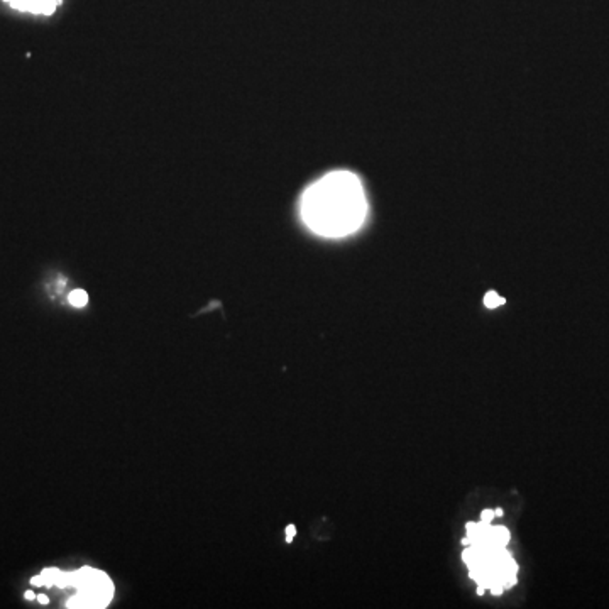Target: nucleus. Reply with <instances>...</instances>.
I'll return each mask as SVG.
<instances>
[{"label": "nucleus", "instance_id": "obj_3", "mask_svg": "<svg viewBox=\"0 0 609 609\" xmlns=\"http://www.w3.org/2000/svg\"><path fill=\"white\" fill-rule=\"evenodd\" d=\"M17 12L33 14V16H53L63 0H2Z\"/></svg>", "mask_w": 609, "mask_h": 609}, {"label": "nucleus", "instance_id": "obj_4", "mask_svg": "<svg viewBox=\"0 0 609 609\" xmlns=\"http://www.w3.org/2000/svg\"><path fill=\"white\" fill-rule=\"evenodd\" d=\"M510 531L504 526H491L489 530V542L498 545V547H506L510 543Z\"/></svg>", "mask_w": 609, "mask_h": 609}, {"label": "nucleus", "instance_id": "obj_7", "mask_svg": "<svg viewBox=\"0 0 609 609\" xmlns=\"http://www.w3.org/2000/svg\"><path fill=\"white\" fill-rule=\"evenodd\" d=\"M496 516L494 515V510H484L483 513H481V521H483V523H491V521H493V518Z\"/></svg>", "mask_w": 609, "mask_h": 609}, {"label": "nucleus", "instance_id": "obj_1", "mask_svg": "<svg viewBox=\"0 0 609 609\" xmlns=\"http://www.w3.org/2000/svg\"><path fill=\"white\" fill-rule=\"evenodd\" d=\"M367 202L361 180L351 171H334L315 181L301 198V217L313 232L342 237L366 219Z\"/></svg>", "mask_w": 609, "mask_h": 609}, {"label": "nucleus", "instance_id": "obj_8", "mask_svg": "<svg viewBox=\"0 0 609 609\" xmlns=\"http://www.w3.org/2000/svg\"><path fill=\"white\" fill-rule=\"evenodd\" d=\"M489 590L494 594V596H501V594L504 592V584H503V582H494V584L489 587Z\"/></svg>", "mask_w": 609, "mask_h": 609}, {"label": "nucleus", "instance_id": "obj_6", "mask_svg": "<svg viewBox=\"0 0 609 609\" xmlns=\"http://www.w3.org/2000/svg\"><path fill=\"white\" fill-rule=\"evenodd\" d=\"M504 301H506V299L499 296L496 291H489L484 296V304L488 308H496V307H499V304H504Z\"/></svg>", "mask_w": 609, "mask_h": 609}, {"label": "nucleus", "instance_id": "obj_2", "mask_svg": "<svg viewBox=\"0 0 609 609\" xmlns=\"http://www.w3.org/2000/svg\"><path fill=\"white\" fill-rule=\"evenodd\" d=\"M33 585H58L66 587L73 585L78 594L68 601V607H105L113 596V584L110 577L97 569L83 567L75 572H65L58 569H46L41 575L34 577Z\"/></svg>", "mask_w": 609, "mask_h": 609}, {"label": "nucleus", "instance_id": "obj_12", "mask_svg": "<svg viewBox=\"0 0 609 609\" xmlns=\"http://www.w3.org/2000/svg\"><path fill=\"white\" fill-rule=\"evenodd\" d=\"M24 596H26V599H36V594L33 592V590H27Z\"/></svg>", "mask_w": 609, "mask_h": 609}, {"label": "nucleus", "instance_id": "obj_5", "mask_svg": "<svg viewBox=\"0 0 609 609\" xmlns=\"http://www.w3.org/2000/svg\"><path fill=\"white\" fill-rule=\"evenodd\" d=\"M68 299H70V303L73 304V307H85L86 301H88V294H86V291H83V289H75V291L70 293Z\"/></svg>", "mask_w": 609, "mask_h": 609}, {"label": "nucleus", "instance_id": "obj_13", "mask_svg": "<svg viewBox=\"0 0 609 609\" xmlns=\"http://www.w3.org/2000/svg\"><path fill=\"white\" fill-rule=\"evenodd\" d=\"M494 515H496V516H503V515H504V510H503V508H496V510H494Z\"/></svg>", "mask_w": 609, "mask_h": 609}, {"label": "nucleus", "instance_id": "obj_10", "mask_svg": "<svg viewBox=\"0 0 609 609\" xmlns=\"http://www.w3.org/2000/svg\"><path fill=\"white\" fill-rule=\"evenodd\" d=\"M36 599H38L41 604H48V602H49L48 596H44V594H41V596H36Z\"/></svg>", "mask_w": 609, "mask_h": 609}, {"label": "nucleus", "instance_id": "obj_11", "mask_svg": "<svg viewBox=\"0 0 609 609\" xmlns=\"http://www.w3.org/2000/svg\"><path fill=\"white\" fill-rule=\"evenodd\" d=\"M484 592H486V587H484V585L477 584V594H479V596H483Z\"/></svg>", "mask_w": 609, "mask_h": 609}, {"label": "nucleus", "instance_id": "obj_9", "mask_svg": "<svg viewBox=\"0 0 609 609\" xmlns=\"http://www.w3.org/2000/svg\"><path fill=\"white\" fill-rule=\"evenodd\" d=\"M294 535H296V526L294 525H288V528H286V542H293V538H294Z\"/></svg>", "mask_w": 609, "mask_h": 609}]
</instances>
